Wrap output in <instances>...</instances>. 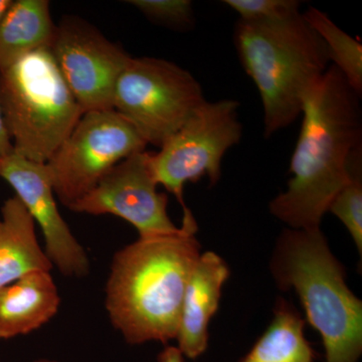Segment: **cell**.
<instances>
[{
  "label": "cell",
  "mask_w": 362,
  "mask_h": 362,
  "mask_svg": "<svg viewBox=\"0 0 362 362\" xmlns=\"http://www.w3.org/2000/svg\"><path fill=\"white\" fill-rule=\"evenodd\" d=\"M361 97L333 65L307 93L290 163L292 177L269 206L290 228H320L331 202L349 180L350 156L362 145Z\"/></svg>",
  "instance_id": "1"
},
{
  "label": "cell",
  "mask_w": 362,
  "mask_h": 362,
  "mask_svg": "<svg viewBox=\"0 0 362 362\" xmlns=\"http://www.w3.org/2000/svg\"><path fill=\"white\" fill-rule=\"evenodd\" d=\"M197 230L188 209L177 232L139 237L114 256L106 308L129 344L176 339L183 295L202 254Z\"/></svg>",
  "instance_id": "2"
},
{
  "label": "cell",
  "mask_w": 362,
  "mask_h": 362,
  "mask_svg": "<svg viewBox=\"0 0 362 362\" xmlns=\"http://www.w3.org/2000/svg\"><path fill=\"white\" fill-rule=\"evenodd\" d=\"M235 45L258 88L264 135L271 137L301 116L304 99L329 68L327 47L302 13L270 21H238Z\"/></svg>",
  "instance_id": "3"
},
{
  "label": "cell",
  "mask_w": 362,
  "mask_h": 362,
  "mask_svg": "<svg viewBox=\"0 0 362 362\" xmlns=\"http://www.w3.org/2000/svg\"><path fill=\"white\" fill-rule=\"evenodd\" d=\"M279 289H293L322 337L327 362H357L362 354V302L320 228H287L271 259Z\"/></svg>",
  "instance_id": "4"
},
{
  "label": "cell",
  "mask_w": 362,
  "mask_h": 362,
  "mask_svg": "<svg viewBox=\"0 0 362 362\" xmlns=\"http://www.w3.org/2000/svg\"><path fill=\"white\" fill-rule=\"evenodd\" d=\"M0 107L14 153L40 164L84 114L47 47L0 71Z\"/></svg>",
  "instance_id": "5"
},
{
  "label": "cell",
  "mask_w": 362,
  "mask_h": 362,
  "mask_svg": "<svg viewBox=\"0 0 362 362\" xmlns=\"http://www.w3.org/2000/svg\"><path fill=\"white\" fill-rule=\"evenodd\" d=\"M192 73L168 59L131 58L116 83L114 110L147 144L160 147L204 102Z\"/></svg>",
  "instance_id": "6"
},
{
  "label": "cell",
  "mask_w": 362,
  "mask_h": 362,
  "mask_svg": "<svg viewBox=\"0 0 362 362\" xmlns=\"http://www.w3.org/2000/svg\"><path fill=\"white\" fill-rule=\"evenodd\" d=\"M239 108L235 100L204 102L158 152L150 153L157 185L175 194L183 211L189 209L183 199L187 183L199 182L204 176L211 185L220 180L223 156L242 138Z\"/></svg>",
  "instance_id": "7"
},
{
  "label": "cell",
  "mask_w": 362,
  "mask_h": 362,
  "mask_svg": "<svg viewBox=\"0 0 362 362\" xmlns=\"http://www.w3.org/2000/svg\"><path fill=\"white\" fill-rule=\"evenodd\" d=\"M146 146L137 130L115 110L83 114L45 163L54 194L70 209L119 162Z\"/></svg>",
  "instance_id": "8"
},
{
  "label": "cell",
  "mask_w": 362,
  "mask_h": 362,
  "mask_svg": "<svg viewBox=\"0 0 362 362\" xmlns=\"http://www.w3.org/2000/svg\"><path fill=\"white\" fill-rule=\"evenodd\" d=\"M49 49L83 113L114 110L117 81L132 57L94 26L69 16Z\"/></svg>",
  "instance_id": "9"
},
{
  "label": "cell",
  "mask_w": 362,
  "mask_h": 362,
  "mask_svg": "<svg viewBox=\"0 0 362 362\" xmlns=\"http://www.w3.org/2000/svg\"><path fill=\"white\" fill-rule=\"evenodd\" d=\"M150 153L137 152L119 162L101 181L70 207L78 214H112L134 226L139 237L168 235L180 230L169 218L168 197L157 190Z\"/></svg>",
  "instance_id": "10"
},
{
  "label": "cell",
  "mask_w": 362,
  "mask_h": 362,
  "mask_svg": "<svg viewBox=\"0 0 362 362\" xmlns=\"http://www.w3.org/2000/svg\"><path fill=\"white\" fill-rule=\"evenodd\" d=\"M0 177L13 188L16 197L39 223L44 233L45 254L65 276L84 277L90 261L62 218L45 164L28 160L18 154L0 159Z\"/></svg>",
  "instance_id": "11"
},
{
  "label": "cell",
  "mask_w": 362,
  "mask_h": 362,
  "mask_svg": "<svg viewBox=\"0 0 362 362\" xmlns=\"http://www.w3.org/2000/svg\"><path fill=\"white\" fill-rule=\"evenodd\" d=\"M230 277L225 259L214 252L201 254L188 279L176 340L183 356L195 359L209 345V325L218 310L223 287Z\"/></svg>",
  "instance_id": "12"
},
{
  "label": "cell",
  "mask_w": 362,
  "mask_h": 362,
  "mask_svg": "<svg viewBox=\"0 0 362 362\" xmlns=\"http://www.w3.org/2000/svg\"><path fill=\"white\" fill-rule=\"evenodd\" d=\"M61 297L51 273L37 271L0 289V339L28 334L58 313Z\"/></svg>",
  "instance_id": "13"
},
{
  "label": "cell",
  "mask_w": 362,
  "mask_h": 362,
  "mask_svg": "<svg viewBox=\"0 0 362 362\" xmlns=\"http://www.w3.org/2000/svg\"><path fill=\"white\" fill-rule=\"evenodd\" d=\"M52 269L37 242L32 216L16 195L9 197L0 216V289L33 272Z\"/></svg>",
  "instance_id": "14"
},
{
  "label": "cell",
  "mask_w": 362,
  "mask_h": 362,
  "mask_svg": "<svg viewBox=\"0 0 362 362\" xmlns=\"http://www.w3.org/2000/svg\"><path fill=\"white\" fill-rule=\"evenodd\" d=\"M57 28L47 0H16L0 21V71L30 52L51 49Z\"/></svg>",
  "instance_id": "15"
},
{
  "label": "cell",
  "mask_w": 362,
  "mask_h": 362,
  "mask_svg": "<svg viewBox=\"0 0 362 362\" xmlns=\"http://www.w3.org/2000/svg\"><path fill=\"white\" fill-rule=\"evenodd\" d=\"M304 329L301 314L279 299L270 325L240 362H313L315 352Z\"/></svg>",
  "instance_id": "16"
},
{
  "label": "cell",
  "mask_w": 362,
  "mask_h": 362,
  "mask_svg": "<svg viewBox=\"0 0 362 362\" xmlns=\"http://www.w3.org/2000/svg\"><path fill=\"white\" fill-rule=\"evenodd\" d=\"M304 20L322 39L330 61L346 78L359 96L362 93V45L349 33L335 25L325 13L308 7L302 13Z\"/></svg>",
  "instance_id": "17"
},
{
  "label": "cell",
  "mask_w": 362,
  "mask_h": 362,
  "mask_svg": "<svg viewBox=\"0 0 362 362\" xmlns=\"http://www.w3.org/2000/svg\"><path fill=\"white\" fill-rule=\"evenodd\" d=\"M328 211L347 228L362 254V145L354 150L349 163V180L331 202Z\"/></svg>",
  "instance_id": "18"
},
{
  "label": "cell",
  "mask_w": 362,
  "mask_h": 362,
  "mask_svg": "<svg viewBox=\"0 0 362 362\" xmlns=\"http://www.w3.org/2000/svg\"><path fill=\"white\" fill-rule=\"evenodd\" d=\"M149 20L177 28H190L194 23L192 2L188 0H131Z\"/></svg>",
  "instance_id": "19"
},
{
  "label": "cell",
  "mask_w": 362,
  "mask_h": 362,
  "mask_svg": "<svg viewBox=\"0 0 362 362\" xmlns=\"http://www.w3.org/2000/svg\"><path fill=\"white\" fill-rule=\"evenodd\" d=\"M226 6L239 13L243 21H270L299 13L296 0H226Z\"/></svg>",
  "instance_id": "20"
},
{
  "label": "cell",
  "mask_w": 362,
  "mask_h": 362,
  "mask_svg": "<svg viewBox=\"0 0 362 362\" xmlns=\"http://www.w3.org/2000/svg\"><path fill=\"white\" fill-rule=\"evenodd\" d=\"M14 152L13 141L7 132L4 116H2L1 107H0V159L11 156Z\"/></svg>",
  "instance_id": "21"
},
{
  "label": "cell",
  "mask_w": 362,
  "mask_h": 362,
  "mask_svg": "<svg viewBox=\"0 0 362 362\" xmlns=\"http://www.w3.org/2000/svg\"><path fill=\"white\" fill-rule=\"evenodd\" d=\"M158 362H185V359L177 347L166 346L159 354Z\"/></svg>",
  "instance_id": "22"
},
{
  "label": "cell",
  "mask_w": 362,
  "mask_h": 362,
  "mask_svg": "<svg viewBox=\"0 0 362 362\" xmlns=\"http://www.w3.org/2000/svg\"><path fill=\"white\" fill-rule=\"evenodd\" d=\"M11 4H13V0H0V21L2 20L4 14L8 11Z\"/></svg>",
  "instance_id": "23"
},
{
  "label": "cell",
  "mask_w": 362,
  "mask_h": 362,
  "mask_svg": "<svg viewBox=\"0 0 362 362\" xmlns=\"http://www.w3.org/2000/svg\"><path fill=\"white\" fill-rule=\"evenodd\" d=\"M35 362H59L57 361H52V359H39V361Z\"/></svg>",
  "instance_id": "24"
}]
</instances>
